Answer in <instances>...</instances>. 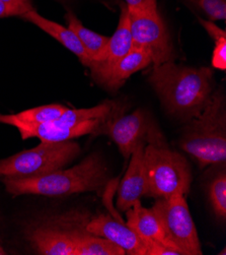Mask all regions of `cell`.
<instances>
[{
	"label": "cell",
	"instance_id": "obj_1",
	"mask_svg": "<svg viewBox=\"0 0 226 255\" xmlns=\"http://www.w3.org/2000/svg\"><path fill=\"white\" fill-rule=\"evenodd\" d=\"M148 81L165 111L185 121L200 115L208 105L215 87L211 67H190L167 61L154 66Z\"/></svg>",
	"mask_w": 226,
	"mask_h": 255
},
{
	"label": "cell",
	"instance_id": "obj_2",
	"mask_svg": "<svg viewBox=\"0 0 226 255\" xmlns=\"http://www.w3.org/2000/svg\"><path fill=\"white\" fill-rule=\"evenodd\" d=\"M1 180L12 195L61 196L100 190L108 182V169L98 155H91L67 170L27 177H2Z\"/></svg>",
	"mask_w": 226,
	"mask_h": 255
},
{
	"label": "cell",
	"instance_id": "obj_3",
	"mask_svg": "<svg viewBox=\"0 0 226 255\" xmlns=\"http://www.w3.org/2000/svg\"><path fill=\"white\" fill-rule=\"evenodd\" d=\"M180 145L201 168L225 164L226 108L225 96L219 89L213 92L206 108L185 127Z\"/></svg>",
	"mask_w": 226,
	"mask_h": 255
},
{
	"label": "cell",
	"instance_id": "obj_4",
	"mask_svg": "<svg viewBox=\"0 0 226 255\" xmlns=\"http://www.w3.org/2000/svg\"><path fill=\"white\" fill-rule=\"evenodd\" d=\"M144 164L148 183L147 197L166 198L187 195L191 189L192 173L187 159L170 149L158 129L147 137Z\"/></svg>",
	"mask_w": 226,
	"mask_h": 255
},
{
	"label": "cell",
	"instance_id": "obj_5",
	"mask_svg": "<svg viewBox=\"0 0 226 255\" xmlns=\"http://www.w3.org/2000/svg\"><path fill=\"white\" fill-rule=\"evenodd\" d=\"M111 102L86 109H69L56 120L46 124L13 123L22 139L37 137L41 142H60L92 133L113 110Z\"/></svg>",
	"mask_w": 226,
	"mask_h": 255
},
{
	"label": "cell",
	"instance_id": "obj_6",
	"mask_svg": "<svg viewBox=\"0 0 226 255\" xmlns=\"http://www.w3.org/2000/svg\"><path fill=\"white\" fill-rule=\"evenodd\" d=\"M80 152L78 143L71 140L41 142L0 161V177H27L62 169Z\"/></svg>",
	"mask_w": 226,
	"mask_h": 255
},
{
	"label": "cell",
	"instance_id": "obj_7",
	"mask_svg": "<svg viewBox=\"0 0 226 255\" xmlns=\"http://www.w3.org/2000/svg\"><path fill=\"white\" fill-rule=\"evenodd\" d=\"M157 216L165 242L182 255H201L196 226L185 195L157 198L151 208Z\"/></svg>",
	"mask_w": 226,
	"mask_h": 255
},
{
	"label": "cell",
	"instance_id": "obj_8",
	"mask_svg": "<svg viewBox=\"0 0 226 255\" xmlns=\"http://www.w3.org/2000/svg\"><path fill=\"white\" fill-rule=\"evenodd\" d=\"M128 11L133 47L147 52L154 66L173 61L175 54L171 39L158 11Z\"/></svg>",
	"mask_w": 226,
	"mask_h": 255
},
{
	"label": "cell",
	"instance_id": "obj_9",
	"mask_svg": "<svg viewBox=\"0 0 226 255\" xmlns=\"http://www.w3.org/2000/svg\"><path fill=\"white\" fill-rule=\"evenodd\" d=\"M112 112L93 130L94 135H108L118 145L125 159H129L136 145L147 139L148 135L157 129L155 123L142 109H137L128 115Z\"/></svg>",
	"mask_w": 226,
	"mask_h": 255
},
{
	"label": "cell",
	"instance_id": "obj_10",
	"mask_svg": "<svg viewBox=\"0 0 226 255\" xmlns=\"http://www.w3.org/2000/svg\"><path fill=\"white\" fill-rule=\"evenodd\" d=\"M118 3L121 8V14L117 30L110 38L105 49L97 56L91 59L88 65L91 78L100 85H106L115 65L133 47L128 6L122 1H119Z\"/></svg>",
	"mask_w": 226,
	"mask_h": 255
},
{
	"label": "cell",
	"instance_id": "obj_11",
	"mask_svg": "<svg viewBox=\"0 0 226 255\" xmlns=\"http://www.w3.org/2000/svg\"><path fill=\"white\" fill-rule=\"evenodd\" d=\"M145 143V140L140 141L132 151L128 170L118 187L117 208L121 212H126L136 200L148 194V183L144 164Z\"/></svg>",
	"mask_w": 226,
	"mask_h": 255
},
{
	"label": "cell",
	"instance_id": "obj_12",
	"mask_svg": "<svg viewBox=\"0 0 226 255\" xmlns=\"http://www.w3.org/2000/svg\"><path fill=\"white\" fill-rule=\"evenodd\" d=\"M89 234L106 238L129 255H147L146 247L138 235L123 221L100 215L92 219L85 227Z\"/></svg>",
	"mask_w": 226,
	"mask_h": 255
},
{
	"label": "cell",
	"instance_id": "obj_13",
	"mask_svg": "<svg viewBox=\"0 0 226 255\" xmlns=\"http://www.w3.org/2000/svg\"><path fill=\"white\" fill-rule=\"evenodd\" d=\"M30 240L37 253L43 255H74L71 231L58 227H40L30 233Z\"/></svg>",
	"mask_w": 226,
	"mask_h": 255
},
{
	"label": "cell",
	"instance_id": "obj_14",
	"mask_svg": "<svg viewBox=\"0 0 226 255\" xmlns=\"http://www.w3.org/2000/svg\"><path fill=\"white\" fill-rule=\"evenodd\" d=\"M20 17H22L24 20H28L36 24L38 28H40L41 30H43L44 32H46L47 34L56 39L64 47H66L69 51H71L73 54L76 55L84 66L88 67L90 63V58L85 52V50L82 44L80 43L79 39L77 38V36L75 35V33L72 30H70L68 27L65 28L63 25L55 21L45 18L34 9L21 14Z\"/></svg>",
	"mask_w": 226,
	"mask_h": 255
},
{
	"label": "cell",
	"instance_id": "obj_15",
	"mask_svg": "<svg viewBox=\"0 0 226 255\" xmlns=\"http://www.w3.org/2000/svg\"><path fill=\"white\" fill-rule=\"evenodd\" d=\"M125 213L127 216L126 225L138 235L143 243L149 241L165 242L157 216L152 209L144 208L140 199L136 200L133 206Z\"/></svg>",
	"mask_w": 226,
	"mask_h": 255
},
{
	"label": "cell",
	"instance_id": "obj_16",
	"mask_svg": "<svg viewBox=\"0 0 226 255\" xmlns=\"http://www.w3.org/2000/svg\"><path fill=\"white\" fill-rule=\"evenodd\" d=\"M150 63H152V59L147 52L139 48L132 47L129 52L115 65L105 86L110 90L116 91L121 88L133 73L146 68Z\"/></svg>",
	"mask_w": 226,
	"mask_h": 255
},
{
	"label": "cell",
	"instance_id": "obj_17",
	"mask_svg": "<svg viewBox=\"0 0 226 255\" xmlns=\"http://www.w3.org/2000/svg\"><path fill=\"white\" fill-rule=\"evenodd\" d=\"M87 233V232H86ZM74 242V255H125L121 247L112 241L95 236L92 234H84L77 231H71Z\"/></svg>",
	"mask_w": 226,
	"mask_h": 255
},
{
	"label": "cell",
	"instance_id": "obj_18",
	"mask_svg": "<svg viewBox=\"0 0 226 255\" xmlns=\"http://www.w3.org/2000/svg\"><path fill=\"white\" fill-rule=\"evenodd\" d=\"M67 107L58 104L40 106L33 109L22 111L13 115H1L0 114V123L12 125L13 123L23 124H46L58 119L65 111Z\"/></svg>",
	"mask_w": 226,
	"mask_h": 255
},
{
	"label": "cell",
	"instance_id": "obj_19",
	"mask_svg": "<svg viewBox=\"0 0 226 255\" xmlns=\"http://www.w3.org/2000/svg\"><path fill=\"white\" fill-rule=\"evenodd\" d=\"M65 18L68 23V28L77 36L91 61V59L97 56L105 49L110 40V37L97 34L85 28L81 21L71 11H68L66 13Z\"/></svg>",
	"mask_w": 226,
	"mask_h": 255
},
{
	"label": "cell",
	"instance_id": "obj_20",
	"mask_svg": "<svg viewBox=\"0 0 226 255\" xmlns=\"http://www.w3.org/2000/svg\"><path fill=\"white\" fill-rule=\"evenodd\" d=\"M202 27L207 31L209 36L214 40L215 47L213 50L211 64L212 67L220 70L226 69V34L225 31L212 21L199 18Z\"/></svg>",
	"mask_w": 226,
	"mask_h": 255
},
{
	"label": "cell",
	"instance_id": "obj_21",
	"mask_svg": "<svg viewBox=\"0 0 226 255\" xmlns=\"http://www.w3.org/2000/svg\"><path fill=\"white\" fill-rule=\"evenodd\" d=\"M209 199L216 217L222 221L226 218V173L219 172L210 183Z\"/></svg>",
	"mask_w": 226,
	"mask_h": 255
},
{
	"label": "cell",
	"instance_id": "obj_22",
	"mask_svg": "<svg viewBox=\"0 0 226 255\" xmlns=\"http://www.w3.org/2000/svg\"><path fill=\"white\" fill-rule=\"evenodd\" d=\"M202 10L211 20H224L226 17V0H187Z\"/></svg>",
	"mask_w": 226,
	"mask_h": 255
},
{
	"label": "cell",
	"instance_id": "obj_23",
	"mask_svg": "<svg viewBox=\"0 0 226 255\" xmlns=\"http://www.w3.org/2000/svg\"><path fill=\"white\" fill-rule=\"evenodd\" d=\"M147 255H182L181 252L168 246L165 242L149 241L144 243Z\"/></svg>",
	"mask_w": 226,
	"mask_h": 255
},
{
	"label": "cell",
	"instance_id": "obj_24",
	"mask_svg": "<svg viewBox=\"0 0 226 255\" xmlns=\"http://www.w3.org/2000/svg\"><path fill=\"white\" fill-rule=\"evenodd\" d=\"M29 10L32 9L22 5L0 1V18L8 16H20L21 14L26 13Z\"/></svg>",
	"mask_w": 226,
	"mask_h": 255
},
{
	"label": "cell",
	"instance_id": "obj_25",
	"mask_svg": "<svg viewBox=\"0 0 226 255\" xmlns=\"http://www.w3.org/2000/svg\"><path fill=\"white\" fill-rule=\"evenodd\" d=\"M129 10L157 11L156 0H125Z\"/></svg>",
	"mask_w": 226,
	"mask_h": 255
},
{
	"label": "cell",
	"instance_id": "obj_26",
	"mask_svg": "<svg viewBox=\"0 0 226 255\" xmlns=\"http://www.w3.org/2000/svg\"><path fill=\"white\" fill-rule=\"evenodd\" d=\"M0 1H3V2H7V3H13V4H18V5H22V6H26L28 8L34 9L31 0H0Z\"/></svg>",
	"mask_w": 226,
	"mask_h": 255
},
{
	"label": "cell",
	"instance_id": "obj_27",
	"mask_svg": "<svg viewBox=\"0 0 226 255\" xmlns=\"http://www.w3.org/2000/svg\"><path fill=\"white\" fill-rule=\"evenodd\" d=\"M3 254H5V252H4V250L2 249V247L0 246V255H3Z\"/></svg>",
	"mask_w": 226,
	"mask_h": 255
}]
</instances>
